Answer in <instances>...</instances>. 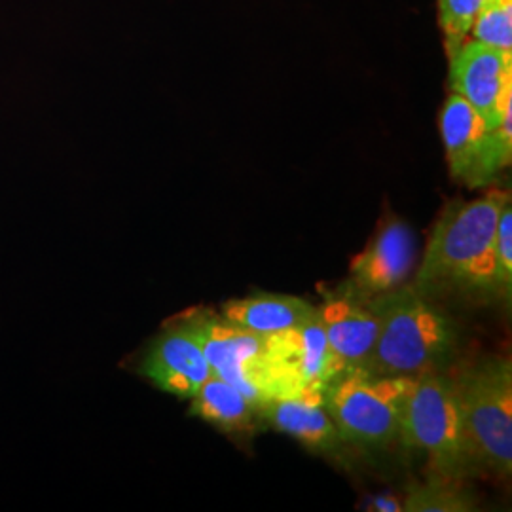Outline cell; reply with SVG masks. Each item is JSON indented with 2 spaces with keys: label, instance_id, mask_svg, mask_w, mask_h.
Here are the masks:
<instances>
[{
  "label": "cell",
  "instance_id": "obj_1",
  "mask_svg": "<svg viewBox=\"0 0 512 512\" xmlns=\"http://www.w3.org/2000/svg\"><path fill=\"white\" fill-rule=\"evenodd\" d=\"M368 306L378 317V336L370 359L359 370L420 376L454 357L459 342L454 319L412 285L372 296Z\"/></svg>",
  "mask_w": 512,
  "mask_h": 512
},
{
  "label": "cell",
  "instance_id": "obj_2",
  "mask_svg": "<svg viewBox=\"0 0 512 512\" xmlns=\"http://www.w3.org/2000/svg\"><path fill=\"white\" fill-rule=\"evenodd\" d=\"M399 439L408 448L423 450L444 478L463 480L480 469L465 429L458 378L448 374L433 370L414 378Z\"/></svg>",
  "mask_w": 512,
  "mask_h": 512
},
{
  "label": "cell",
  "instance_id": "obj_3",
  "mask_svg": "<svg viewBox=\"0 0 512 512\" xmlns=\"http://www.w3.org/2000/svg\"><path fill=\"white\" fill-rule=\"evenodd\" d=\"M511 194L492 188L473 202L452 203L437 220L412 287L427 298L458 291L463 275L495 238Z\"/></svg>",
  "mask_w": 512,
  "mask_h": 512
},
{
  "label": "cell",
  "instance_id": "obj_4",
  "mask_svg": "<svg viewBox=\"0 0 512 512\" xmlns=\"http://www.w3.org/2000/svg\"><path fill=\"white\" fill-rule=\"evenodd\" d=\"M416 376L346 370L323 385V401L348 444L387 446L399 439L404 403Z\"/></svg>",
  "mask_w": 512,
  "mask_h": 512
},
{
  "label": "cell",
  "instance_id": "obj_5",
  "mask_svg": "<svg viewBox=\"0 0 512 512\" xmlns=\"http://www.w3.org/2000/svg\"><path fill=\"white\" fill-rule=\"evenodd\" d=\"M465 429L480 469L512 473V363L488 357L458 376Z\"/></svg>",
  "mask_w": 512,
  "mask_h": 512
},
{
  "label": "cell",
  "instance_id": "obj_6",
  "mask_svg": "<svg viewBox=\"0 0 512 512\" xmlns=\"http://www.w3.org/2000/svg\"><path fill=\"white\" fill-rule=\"evenodd\" d=\"M440 135L450 175L467 188L490 186L511 165L512 109L490 128L463 97L452 93L440 110Z\"/></svg>",
  "mask_w": 512,
  "mask_h": 512
},
{
  "label": "cell",
  "instance_id": "obj_7",
  "mask_svg": "<svg viewBox=\"0 0 512 512\" xmlns=\"http://www.w3.org/2000/svg\"><path fill=\"white\" fill-rule=\"evenodd\" d=\"M450 88L495 128L512 109V52L467 40L450 57Z\"/></svg>",
  "mask_w": 512,
  "mask_h": 512
},
{
  "label": "cell",
  "instance_id": "obj_8",
  "mask_svg": "<svg viewBox=\"0 0 512 512\" xmlns=\"http://www.w3.org/2000/svg\"><path fill=\"white\" fill-rule=\"evenodd\" d=\"M317 315L327 336L336 376L363 368L378 336V317L370 310L368 300L344 283L334 293H327Z\"/></svg>",
  "mask_w": 512,
  "mask_h": 512
},
{
  "label": "cell",
  "instance_id": "obj_9",
  "mask_svg": "<svg viewBox=\"0 0 512 512\" xmlns=\"http://www.w3.org/2000/svg\"><path fill=\"white\" fill-rule=\"evenodd\" d=\"M139 374L165 393L179 399H192L213 370L203 355L200 342L183 319L167 327L150 344L139 365Z\"/></svg>",
  "mask_w": 512,
  "mask_h": 512
},
{
  "label": "cell",
  "instance_id": "obj_10",
  "mask_svg": "<svg viewBox=\"0 0 512 512\" xmlns=\"http://www.w3.org/2000/svg\"><path fill=\"white\" fill-rule=\"evenodd\" d=\"M268 349L285 395L300 389H323L336 376L317 308L302 325L268 336Z\"/></svg>",
  "mask_w": 512,
  "mask_h": 512
},
{
  "label": "cell",
  "instance_id": "obj_11",
  "mask_svg": "<svg viewBox=\"0 0 512 512\" xmlns=\"http://www.w3.org/2000/svg\"><path fill=\"white\" fill-rule=\"evenodd\" d=\"M416 262V236L403 220H389L351 260L349 287L366 300L401 287Z\"/></svg>",
  "mask_w": 512,
  "mask_h": 512
},
{
  "label": "cell",
  "instance_id": "obj_12",
  "mask_svg": "<svg viewBox=\"0 0 512 512\" xmlns=\"http://www.w3.org/2000/svg\"><path fill=\"white\" fill-rule=\"evenodd\" d=\"M277 431L302 442L317 454L340 456L348 446L340 429L330 418L321 389H300L275 397L258 412Z\"/></svg>",
  "mask_w": 512,
  "mask_h": 512
},
{
  "label": "cell",
  "instance_id": "obj_13",
  "mask_svg": "<svg viewBox=\"0 0 512 512\" xmlns=\"http://www.w3.org/2000/svg\"><path fill=\"white\" fill-rule=\"evenodd\" d=\"M220 311L226 321L239 329L272 336L302 325L315 313V306L291 294H256L228 300Z\"/></svg>",
  "mask_w": 512,
  "mask_h": 512
},
{
  "label": "cell",
  "instance_id": "obj_14",
  "mask_svg": "<svg viewBox=\"0 0 512 512\" xmlns=\"http://www.w3.org/2000/svg\"><path fill=\"white\" fill-rule=\"evenodd\" d=\"M190 401L192 416L230 433L247 431L255 420V414H258L255 404L238 387L228 384L217 374H211Z\"/></svg>",
  "mask_w": 512,
  "mask_h": 512
},
{
  "label": "cell",
  "instance_id": "obj_15",
  "mask_svg": "<svg viewBox=\"0 0 512 512\" xmlns=\"http://www.w3.org/2000/svg\"><path fill=\"white\" fill-rule=\"evenodd\" d=\"M406 512L475 511V499L463 486V480L433 475L423 484H414L403 501Z\"/></svg>",
  "mask_w": 512,
  "mask_h": 512
},
{
  "label": "cell",
  "instance_id": "obj_16",
  "mask_svg": "<svg viewBox=\"0 0 512 512\" xmlns=\"http://www.w3.org/2000/svg\"><path fill=\"white\" fill-rule=\"evenodd\" d=\"M469 40L512 52V0H484Z\"/></svg>",
  "mask_w": 512,
  "mask_h": 512
},
{
  "label": "cell",
  "instance_id": "obj_17",
  "mask_svg": "<svg viewBox=\"0 0 512 512\" xmlns=\"http://www.w3.org/2000/svg\"><path fill=\"white\" fill-rule=\"evenodd\" d=\"M484 0H439V21L448 57L469 40L471 27Z\"/></svg>",
  "mask_w": 512,
  "mask_h": 512
},
{
  "label": "cell",
  "instance_id": "obj_18",
  "mask_svg": "<svg viewBox=\"0 0 512 512\" xmlns=\"http://www.w3.org/2000/svg\"><path fill=\"white\" fill-rule=\"evenodd\" d=\"M494 294L511 304L512 296V203H505L495 228Z\"/></svg>",
  "mask_w": 512,
  "mask_h": 512
},
{
  "label": "cell",
  "instance_id": "obj_19",
  "mask_svg": "<svg viewBox=\"0 0 512 512\" xmlns=\"http://www.w3.org/2000/svg\"><path fill=\"white\" fill-rule=\"evenodd\" d=\"M370 511L378 512H403V501L399 497H393V495H380L376 499L370 501L368 505Z\"/></svg>",
  "mask_w": 512,
  "mask_h": 512
}]
</instances>
